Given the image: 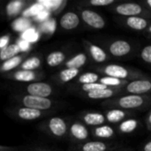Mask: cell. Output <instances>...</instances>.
Here are the masks:
<instances>
[{
  "label": "cell",
  "instance_id": "4316f807",
  "mask_svg": "<svg viewBox=\"0 0 151 151\" xmlns=\"http://www.w3.org/2000/svg\"><path fill=\"white\" fill-rule=\"evenodd\" d=\"M42 58L38 55H33L29 58H27L21 65L19 66L21 70H27V71H36L39 69L42 65Z\"/></svg>",
  "mask_w": 151,
  "mask_h": 151
},
{
  "label": "cell",
  "instance_id": "7402d4cb",
  "mask_svg": "<svg viewBox=\"0 0 151 151\" xmlns=\"http://www.w3.org/2000/svg\"><path fill=\"white\" fill-rule=\"evenodd\" d=\"M110 145L100 140L87 141L77 146V151H107L110 150Z\"/></svg>",
  "mask_w": 151,
  "mask_h": 151
},
{
  "label": "cell",
  "instance_id": "30bf717a",
  "mask_svg": "<svg viewBox=\"0 0 151 151\" xmlns=\"http://www.w3.org/2000/svg\"><path fill=\"white\" fill-rule=\"evenodd\" d=\"M69 126L66 120L61 117H52L45 124L46 131L56 138H63L68 134Z\"/></svg>",
  "mask_w": 151,
  "mask_h": 151
},
{
  "label": "cell",
  "instance_id": "7bdbcfd3",
  "mask_svg": "<svg viewBox=\"0 0 151 151\" xmlns=\"http://www.w3.org/2000/svg\"><path fill=\"white\" fill-rule=\"evenodd\" d=\"M141 4L151 12V0H145V1H142Z\"/></svg>",
  "mask_w": 151,
  "mask_h": 151
},
{
  "label": "cell",
  "instance_id": "6da1fadb",
  "mask_svg": "<svg viewBox=\"0 0 151 151\" xmlns=\"http://www.w3.org/2000/svg\"><path fill=\"white\" fill-rule=\"evenodd\" d=\"M151 104V96L123 95L102 102L101 105L107 109H121L125 111L143 110Z\"/></svg>",
  "mask_w": 151,
  "mask_h": 151
},
{
  "label": "cell",
  "instance_id": "277c9868",
  "mask_svg": "<svg viewBox=\"0 0 151 151\" xmlns=\"http://www.w3.org/2000/svg\"><path fill=\"white\" fill-rule=\"evenodd\" d=\"M78 11L81 19L89 28L95 30H101L105 27L106 20L97 12L83 6L78 7Z\"/></svg>",
  "mask_w": 151,
  "mask_h": 151
},
{
  "label": "cell",
  "instance_id": "9c48e42d",
  "mask_svg": "<svg viewBox=\"0 0 151 151\" xmlns=\"http://www.w3.org/2000/svg\"><path fill=\"white\" fill-rule=\"evenodd\" d=\"M4 78L14 81H19V82H35L39 81L42 77L44 76L42 73L39 71H27V70H21L18 69L13 72L5 73L3 75Z\"/></svg>",
  "mask_w": 151,
  "mask_h": 151
},
{
  "label": "cell",
  "instance_id": "5b68a950",
  "mask_svg": "<svg viewBox=\"0 0 151 151\" xmlns=\"http://www.w3.org/2000/svg\"><path fill=\"white\" fill-rule=\"evenodd\" d=\"M15 101L20 104L23 107L31 108L42 111L50 110L54 107V102L50 98L38 97L30 95H22L15 97Z\"/></svg>",
  "mask_w": 151,
  "mask_h": 151
},
{
  "label": "cell",
  "instance_id": "ac0fdd59",
  "mask_svg": "<svg viewBox=\"0 0 151 151\" xmlns=\"http://www.w3.org/2000/svg\"><path fill=\"white\" fill-rule=\"evenodd\" d=\"M106 122L110 124H119L125 119L134 115V111H125L121 109H107L104 112Z\"/></svg>",
  "mask_w": 151,
  "mask_h": 151
},
{
  "label": "cell",
  "instance_id": "74e56055",
  "mask_svg": "<svg viewBox=\"0 0 151 151\" xmlns=\"http://www.w3.org/2000/svg\"><path fill=\"white\" fill-rule=\"evenodd\" d=\"M49 17H50V12L46 9L42 10L38 15H36L35 18H33V21H35V22H38V23H43L45 22L46 20L49 19Z\"/></svg>",
  "mask_w": 151,
  "mask_h": 151
},
{
  "label": "cell",
  "instance_id": "ffe728a7",
  "mask_svg": "<svg viewBox=\"0 0 151 151\" xmlns=\"http://www.w3.org/2000/svg\"><path fill=\"white\" fill-rule=\"evenodd\" d=\"M88 56L86 52H79L74 54L72 58L65 60L64 66L65 68H71V69H79L82 68L84 65H86L88 62Z\"/></svg>",
  "mask_w": 151,
  "mask_h": 151
},
{
  "label": "cell",
  "instance_id": "f35d334b",
  "mask_svg": "<svg viewBox=\"0 0 151 151\" xmlns=\"http://www.w3.org/2000/svg\"><path fill=\"white\" fill-rule=\"evenodd\" d=\"M10 41H11V35L10 34H6V35L0 36V50L4 49L5 47H7L9 44H11Z\"/></svg>",
  "mask_w": 151,
  "mask_h": 151
},
{
  "label": "cell",
  "instance_id": "3957f363",
  "mask_svg": "<svg viewBox=\"0 0 151 151\" xmlns=\"http://www.w3.org/2000/svg\"><path fill=\"white\" fill-rule=\"evenodd\" d=\"M110 11L119 17H143L151 19V12L141 3L121 2L111 6Z\"/></svg>",
  "mask_w": 151,
  "mask_h": 151
},
{
  "label": "cell",
  "instance_id": "b9f144b4",
  "mask_svg": "<svg viewBox=\"0 0 151 151\" xmlns=\"http://www.w3.org/2000/svg\"><path fill=\"white\" fill-rule=\"evenodd\" d=\"M146 126H147V129L149 131H151V109L146 118Z\"/></svg>",
  "mask_w": 151,
  "mask_h": 151
},
{
  "label": "cell",
  "instance_id": "ab89813d",
  "mask_svg": "<svg viewBox=\"0 0 151 151\" xmlns=\"http://www.w3.org/2000/svg\"><path fill=\"white\" fill-rule=\"evenodd\" d=\"M16 43L19 45L20 50H21V51H24L25 53H26L27 51L30 50V49H31V43L28 42H27V41H25V40L19 39Z\"/></svg>",
  "mask_w": 151,
  "mask_h": 151
},
{
  "label": "cell",
  "instance_id": "836d02e7",
  "mask_svg": "<svg viewBox=\"0 0 151 151\" xmlns=\"http://www.w3.org/2000/svg\"><path fill=\"white\" fill-rule=\"evenodd\" d=\"M117 0H88L81 3L83 7H106L112 6L117 4Z\"/></svg>",
  "mask_w": 151,
  "mask_h": 151
},
{
  "label": "cell",
  "instance_id": "f1b7e54d",
  "mask_svg": "<svg viewBox=\"0 0 151 151\" xmlns=\"http://www.w3.org/2000/svg\"><path fill=\"white\" fill-rule=\"evenodd\" d=\"M33 20L31 19L24 18V17H19L16 19H14L12 23V27L14 31L18 33H23L31 27H33Z\"/></svg>",
  "mask_w": 151,
  "mask_h": 151
},
{
  "label": "cell",
  "instance_id": "c3c4849f",
  "mask_svg": "<svg viewBox=\"0 0 151 151\" xmlns=\"http://www.w3.org/2000/svg\"><path fill=\"white\" fill-rule=\"evenodd\" d=\"M119 151H133L131 150H119Z\"/></svg>",
  "mask_w": 151,
  "mask_h": 151
},
{
  "label": "cell",
  "instance_id": "52a82bcc",
  "mask_svg": "<svg viewBox=\"0 0 151 151\" xmlns=\"http://www.w3.org/2000/svg\"><path fill=\"white\" fill-rule=\"evenodd\" d=\"M108 54L114 58H124L132 53L134 47L132 43L124 39H115L106 44Z\"/></svg>",
  "mask_w": 151,
  "mask_h": 151
},
{
  "label": "cell",
  "instance_id": "4fadbf2b",
  "mask_svg": "<svg viewBox=\"0 0 151 151\" xmlns=\"http://www.w3.org/2000/svg\"><path fill=\"white\" fill-rule=\"evenodd\" d=\"M25 91L27 95L44 98H49L50 96L54 94L53 87L50 84L43 81H35L29 83L26 86Z\"/></svg>",
  "mask_w": 151,
  "mask_h": 151
},
{
  "label": "cell",
  "instance_id": "f6af8a7d",
  "mask_svg": "<svg viewBox=\"0 0 151 151\" xmlns=\"http://www.w3.org/2000/svg\"><path fill=\"white\" fill-rule=\"evenodd\" d=\"M146 37H148V38H151V23L150 25L149 26V27L147 28V30H146Z\"/></svg>",
  "mask_w": 151,
  "mask_h": 151
},
{
  "label": "cell",
  "instance_id": "d590c367",
  "mask_svg": "<svg viewBox=\"0 0 151 151\" xmlns=\"http://www.w3.org/2000/svg\"><path fill=\"white\" fill-rule=\"evenodd\" d=\"M108 87L100 83V82H96V83H92V84H86V85H81L80 86V90L81 92L85 93H88L91 91H95V90H99V89H104L107 88Z\"/></svg>",
  "mask_w": 151,
  "mask_h": 151
},
{
  "label": "cell",
  "instance_id": "d4e9b609",
  "mask_svg": "<svg viewBox=\"0 0 151 151\" xmlns=\"http://www.w3.org/2000/svg\"><path fill=\"white\" fill-rule=\"evenodd\" d=\"M66 54L63 50H54L49 53L46 57V63L50 67H57L65 64Z\"/></svg>",
  "mask_w": 151,
  "mask_h": 151
},
{
  "label": "cell",
  "instance_id": "f546056e",
  "mask_svg": "<svg viewBox=\"0 0 151 151\" xmlns=\"http://www.w3.org/2000/svg\"><path fill=\"white\" fill-rule=\"evenodd\" d=\"M98 82L111 88H123L128 83V81H122L113 77H109V76H101Z\"/></svg>",
  "mask_w": 151,
  "mask_h": 151
},
{
  "label": "cell",
  "instance_id": "1f68e13d",
  "mask_svg": "<svg viewBox=\"0 0 151 151\" xmlns=\"http://www.w3.org/2000/svg\"><path fill=\"white\" fill-rule=\"evenodd\" d=\"M40 35L41 33L39 32L38 28L35 27H31L30 28H28L27 30L20 34V39L25 40L32 44L34 42H36L40 39V36H41Z\"/></svg>",
  "mask_w": 151,
  "mask_h": 151
},
{
  "label": "cell",
  "instance_id": "e0dca14e",
  "mask_svg": "<svg viewBox=\"0 0 151 151\" xmlns=\"http://www.w3.org/2000/svg\"><path fill=\"white\" fill-rule=\"evenodd\" d=\"M122 95V88H107L104 89H99L85 93V96L90 100H108Z\"/></svg>",
  "mask_w": 151,
  "mask_h": 151
},
{
  "label": "cell",
  "instance_id": "bcb514c9",
  "mask_svg": "<svg viewBox=\"0 0 151 151\" xmlns=\"http://www.w3.org/2000/svg\"><path fill=\"white\" fill-rule=\"evenodd\" d=\"M35 151H50V150H42V149H37V148H35V149H34Z\"/></svg>",
  "mask_w": 151,
  "mask_h": 151
},
{
  "label": "cell",
  "instance_id": "44dd1931",
  "mask_svg": "<svg viewBox=\"0 0 151 151\" xmlns=\"http://www.w3.org/2000/svg\"><path fill=\"white\" fill-rule=\"evenodd\" d=\"M90 134H92L93 137L102 141V140L111 139L112 137L115 136L116 132L111 126L104 124L96 127H92L90 129Z\"/></svg>",
  "mask_w": 151,
  "mask_h": 151
},
{
  "label": "cell",
  "instance_id": "5bb4252c",
  "mask_svg": "<svg viewBox=\"0 0 151 151\" xmlns=\"http://www.w3.org/2000/svg\"><path fill=\"white\" fill-rule=\"evenodd\" d=\"M81 121L89 127H96L106 123L104 114L96 111H86L80 114Z\"/></svg>",
  "mask_w": 151,
  "mask_h": 151
},
{
  "label": "cell",
  "instance_id": "8d00e7d4",
  "mask_svg": "<svg viewBox=\"0 0 151 151\" xmlns=\"http://www.w3.org/2000/svg\"><path fill=\"white\" fill-rule=\"evenodd\" d=\"M140 58L147 64L151 65V44L144 46L140 51Z\"/></svg>",
  "mask_w": 151,
  "mask_h": 151
},
{
  "label": "cell",
  "instance_id": "9a60e30c",
  "mask_svg": "<svg viewBox=\"0 0 151 151\" xmlns=\"http://www.w3.org/2000/svg\"><path fill=\"white\" fill-rule=\"evenodd\" d=\"M10 112L12 113L13 116H15L17 119L25 121H33L39 119L40 118L43 117L45 113L44 111L27 107H16L12 109Z\"/></svg>",
  "mask_w": 151,
  "mask_h": 151
},
{
  "label": "cell",
  "instance_id": "ba28073f",
  "mask_svg": "<svg viewBox=\"0 0 151 151\" xmlns=\"http://www.w3.org/2000/svg\"><path fill=\"white\" fill-rule=\"evenodd\" d=\"M82 42L86 50L87 55L94 63L98 64V65H100L102 64H104L109 59L110 57L108 52L101 46L86 39H83Z\"/></svg>",
  "mask_w": 151,
  "mask_h": 151
},
{
  "label": "cell",
  "instance_id": "d6a6232c",
  "mask_svg": "<svg viewBox=\"0 0 151 151\" xmlns=\"http://www.w3.org/2000/svg\"><path fill=\"white\" fill-rule=\"evenodd\" d=\"M42 10H44V7L42 5V4L38 1L35 2V4H33L32 5L26 7V9L22 12V17L24 18H35L36 15H38Z\"/></svg>",
  "mask_w": 151,
  "mask_h": 151
},
{
  "label": "cell",
  "instance_id": "ee69618b",
  "mask_svg": "<svg viewBox=\"0 0 151 151\" xmlns=\"http://www.w3.org/2000/svg\"><path fill=\"white\" fill-rule=\"evenodd\" d=\"M142 151H151V140L148 141V142L142 146Z\"/></svg>",
  "mask_w": 151,
  "mask_h": 151
},
{
  "label": "cell",
  "instance_id": "60d3db41",
  "mask_svg": "<svg viewBox=\"0 0 151 151\" xmlns=\"http://www.w3.org/2000/svg\"><path fill=\"white\" fill-rule=\"evenodd\" d=\"M23 149L21 146H16V147H9V146H2L0 145V151H19Z\"/></svg>",
  "mask_w": 151,
  "mask_h": 151
},
{
  "label": "cell",
  "instance_id": "cb8c5ba5",
  "mask_svg": "<svg viewBox=\"0 0 151 151\" xmlns=\"http://www.w3.org/2000/svg\"><path fill=\"white\" fill-rule=\"evenodd\" d=\"M27 2L21 0H14L11 1L5 6V13L9 18H14L19 14L22 13V12L26 9Z\"/></svg>",
  "mask_w": 151,
  "mask_h": 151
},
{
  "label": "cell",
  "instance_id": "8992f818",
  "mask_svg": "<svg viewBox=\"0 0 151 151\" xmlns=\"http://www.w3.org/2000/svg\"><path fill=\"white\" fill-rule=\"evenodd\" d=\"M150 93H151V77L148 75L128 81L126 87L122 88V94L125 95L145 96Z\"/></svg>",
  "mask_w": 151,
  "mask_h": 151
},
{
  "label": "cell",
  "instance_id": "2e32d148",
  "mask_svg": "<svg viewBox=\"0 0 151 151\" xmlns=\"http://www.w3.org/2000/svg\"><path fill=\"white\" fill-rule=\"evenodd\" d=\"M81 19L79 13L73 11H69L61 16L59 19V25L62 29L71 31L76 29L81 25Z\"/></svg>",
  "mask_w": 151,
  "mask_h": 151
},
{
  "label": "cell",
  "instance_id": "7c38bea8",
  "mask_svg": "<svg viewBox=\"0 0 151 151\" xmlns=\"http://www.w3.org/2000/svg\"><path fill=\"white\" fill-rule=\"evenodd\" d=\"M116 20L120 25L138 32L146 31L151 23V19L143 17H117Z\"/></svg>",
  "mask_w": 151,
  "mask_h": 151
},
{
  "label": "cell",
  "instance_id": "e575fe53",
  "mask_svg": "<svg viewBox=\"0 0 151 151\" xmlns=\"http://www.w3.org/2000/svg\"><path fill=\"white\" fill-rule=\"evenodd\" d=\"M38 30L41 34H52L55 30V21L53 19H48L43 23H41Z\"/></svg>",
  "mask_w": 151,
  "mask_h": 151
},
{
  "label": "cell",
  "instance_id": "7a4b0ae2",
  "mask_svg": "<svg viewBox=\"0 0 151 151\" xmlns=\"http://www.w3.org/2000/svg\"><path fill=\"white\" fill-rule=\"evenodd\" d=\"M95 70L102 76L117 78L126 81H131L136 79L145 77L146 74L138 69L129 68L118 64H105L95 67Z\"/></svg>",
  "mask_w": 151,
  "mask_h": 151
},
{
  "label": "cell",
  "instance_id": "603a6c76",
  "mask_svg": "<svg viewBox=\"0 0 151 151\" xmlns=\"http://www.w3.org/2000/svg\"><path fill=\"white\" fill-rule=\"evenodd\" d=\"M80 73L81 70L79 69L64 68L56 75L55 80L60 84H66L78 77L80 75Z\"/></svg>",
  "mask_w": 151,
  "mask_h": 151
},
{
  "label": "cell",
  "instance_id": "484cf974",
  "mask_svg": "<svg viewBox=\"0 0 151 151\" xmlns=\"http://www.w3.org/2000/svg\"><path fill=\"white\" fill-rule=\"evenodd\" d=\"M140 127V122L136 119L128 118L118 125V130L123 134H129L135 132Z\"/></svg>",
  "mask_w": 151,
  "mask_h": 151
},
{
  "label": "cell",
  "instance_id": "4dcf8cb0",
  "mask_svg": "<svg viewBox=\"0 0 151 151\" xmlns=\"http://www.w3.org/2000/svg\"><path fill=\"white\" fill-rule=\"evenodd\" d=\"M101 76L96 72H87L80 74L77 79V83L80 85L92 84L99 81Z\"/></svg>",
  "mask_w": 151,
  "mask_h": 151
},
{
  "label": "cell",
  "instance_id": "8fae6325",
  "mask_svg": "<svg viewBox=\"0 0 151 151\" xmlns=\"http://www.w3.org/2000/svg\"><path fill=\"white\" fill-rule=\"evenodd\" d=\"M68 134L73 142L81 144L87 142L91 134L88 127L81 121H73L69 125Z\"/></svg>",
  "mask_w": 151,
  "mask_h": 151
},
{
  "label": "cell",
  "instance_id": "d6986e66",
  "mask_svg": "<svg viewBox=\"0 0 151 151\" xmlns=\"http://www.w3.org/2000/svg\"><path fill=\"white\" fill-rule=\"evenodd\" d=\"M27 53H20L3 63L0 64V73L5 74L11 73L12 70H15L17 67L20 66L23 61L27 58Z\"/></svg>",
  "mask_w": 151,
  "mask_h": 151
},
{
  "label": "cell",
  "instance_id": "83f0119b",
  "mask_svg": "<svg viewBox=\"0 0 151 151\" xmlns=\"http://www.w3.org/2000/svg\"><path fill=\"white\" fill-rule=\"evenodd\" d=\"M21 50L17 43H11L0 50V64L20 54Z\"/></svg>",
  "mask_w": 151,
  "mask_h": 151
},
{
  "label": "cell",
  "instance_id": "7dc6e473",
  "mask_svg": "<svg viewBox=\"0 0 151 151\" xmlns=\"http://www.w3.org/2000/svg\"><path fill=\"white\" fill-rule=\"evenodd\" d=\"M24 151H35V150L33 149V150H25Z\"/></svg>",
  "mask_w": 151,
  "mask_h": 151
}]
</instances>
